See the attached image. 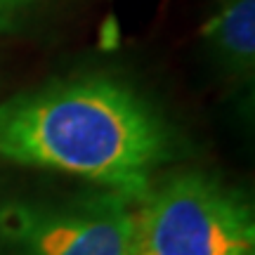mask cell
Masks as SVG:
<instances>
[{"label": "cell", "mask_w": 255, "mask_h": 255, "mask_svg": "<svg viewBox=\"0 0 255 255\" xmlns=\"http://www.w3.org/2000/svg\"><path fill=\"white\" fill-rule=\"evenodd\" d=\"M135 201L104 189L59 208H17L5 220L9 255H132Z\"/></svg>", "instance_id": "cell-3"}, {"label": "cell", "mask_w": 255, "mask_h": 255, "mask_svg": "<svg viewBox=\"0 0 255 255\" xmlns=\"http://www.w3.org/2000/svg\"><path fill=\"white\" fill-rule=\"evenodd\" d=\"M36 0H0V33L14 28L21 12H26Z\"/></svg>", "instance_id": "cell-5"}, {"label": "cell", "mask_w": 255, "mask_h": 255, "mask_svg": "<svg viewBox=\"0 0 255 255\" xmlns=\"http://www.w3.org/2000/svg\"><path fill=\"white\" fill-rule=\"evenodd\" d=\"M135 208L132 255H251L253 215L206 175H175L149 187Z\"/></svg>", "instance_id": "cell-2"}, {"label": "cell", "mask_w": 255, "mask_h": 255, "mask_svg": "<svg viewBox=\"0 0 255 255\" xmlns=\"http://www.w3.org/2000/svg\"><path fill=\"white\" fill-rule=\"evenodd\" d=\"M203 38L213 55L229 69L251 71L255 55V0H220L203 24Z\"/></svg>", "instance_id": "cell-4"}, {"label": "cell", "mask_w": 255, "mask_h": 255, "mask_svg": "<svg viewBox=\"0 0 255 255\" xmlns=\"http://www.w3.org/2000/svg\"><path fill=\"white\" fill-rule=\"evenodd\" d=\"M168 156L163 121L114 78H66L0 102V158L9 163L76 175L137 203Z\"/></svg>", "instance_id": "cell-1"}]
</instances>
